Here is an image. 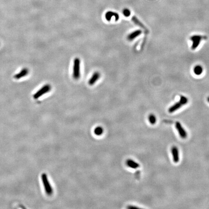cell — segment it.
<instances>
[{"label":"cell","mask_w":209,"mask_h":209,"mask_svg":"<svg viewBox=\"0 0 209 209\" xmlns=\"http://www.w3.org/2000/svg\"><path fill=\"white\" fill-rule=\"evenodd\" d=\"M188 102V99L187 97H186L183 95L180 96V99L179 102L175 103L172 106H171L168 109V112L169 113H173L177 110L180 109V108L185 105Z\"/></svg>","instance_id":"6da1fadb"},{"label":"cell","mask_w":209,"mask_h":209,"mask_svg":"<svg viewBox=\"0 0 209 209\" xmlns=\"http://www.w3.org/2000/svg\"><path fill=\"white\" fill-rule=\"evenodd\" d=\"M72 75L74 80H79L80 77V60L79 58L74 60Z\"/></svg>","instance_id":"7a4b0ae2"},{"label":"cell","mask_w":209,"mask_h":209,"mask_svg":"<svg viewBox=\"0 0 209 209\" xmlns=\"http://www.w3.org/2000/svg\"><path fill=\"white\" fill-rule=\"evenodd\" d=\"M207 39L206 36H200V35H193L191 36L189 39L192 42L191 46V49L192 50H195L197 48L200 44V42L202 40H205Z\"/></svg>","instance_id":"3957f363"},{"label":"cell","mask_w":209,"mask_h":209,"mask_svg":"<svg viewBox=\"0 0 209 209\" xmlns=\"http://www.w3.org/2000/svg\"><path fill=\"white\" fill-rule=\"evenodd\" d=\"M41 179L46 194L48 196H51L53 194V189L48 180L47 175L45 173L42 174Z\"/></svg>","instance_id":"277c9868"},{"label":"cell","mask_w":209,"mask_h":209,"mask_svg":"<svg viewBox=\"0 0 209 209\" xmlns=\"http://www.w3.org/2000/svg\"><path fill=\"white\" fill-rule=\"evenodd\" d=\"M51 89V87L50 84L45 85L43 87H42L40 90H39L38 91L33 95V98L35 99H38L39 97H41L42 95H44L45 94H46L47 93H48L49 91H50Z\"/></svg>","instance_id":"5b68a950"},{"label":"cell","mask_w":209,"mask_h":209,"mask_svg":"<svg viewBox=\"0 0 209 209\" xmlns=\"http://www.w3.org/2000/svg\"><path fill=\"white\" fill-rule=\"evenodd\" d=\"M175 127L180 137L183 139H185L187 137V133L186 130L183 128L180 122L177 121L175 124Z\"/></svg>","instance_id":"8992f818"},{"label":"cell","mask_w":209,"mask_h":209,"mask_svg":"<svg viewBox=\"0 0 209 209\" xmlns=\"http://www.w3.org/2000/svg\"><path fill=\"white\" fill-rule=\"evenodd\" d=\"M142 30H137L134 31V32H131L128 36H127V40L129 41H133L134 39L137 38L138 36L141 35L142 33Z\"/></svg>","instance_id":"52a82bcc"},{"label":"cell","mask_w":209,"mask_h":209,"mask_svg":"<svg viewBox=\"0 0 209 209\" xmlns=\"http://www.w3.org/2000/svg\"><path fill=\"white\" fill-rule=\"evenodd\" d=\"M101 74L99 72H95L92 75L91 78L89 80L88 84L89 85L93 86L97 82L98 80L100 79Z\"/></svg>","instance_id":"ba28073f"},{"label":"cell","mask_w":209,"mask_h":209,"mask_svg":"<svg viewBox=\"0 0 209 209\" xmlns=\"http://www.w3.org/2000/svg\"><path fill=\"white\" fill-rule=\"evenodd\" d=\"M171 153L173 157L174 162L177 163L179 161V152L178 148L176 146H173L171 148Z\"/></svg>","instance_id":"9c48e42d"},{"label":"cell","mask_w":209,"mask_h":209,"mask_svg":"<svg viewBox=\"0 0 209 209\" xmlns=\"http://www.w3.org/2000/svg\"><path fill=\"white\" fill-rule=\"evenodd\" d=\"M112 17L115 18V21H118L120 18L119 15L118 13L113 11H108L105 14V18L106 20L108 21H110L111 20Z\"/></svg>","instance_id":"30bf717a"},{"label":"cell","mask_w":209,"mask_h":209,"mask_svg":"<svg viewBox=\"0 0 209 209\" xmlns=\"http://www.w3.org/2000/svg\"><path fill=\"white\" fill-rule=\"evenodd\" d=\"M127 167L132 169H137L140 167V165L132 159H128L126 162Z\"/></svg>","instance_id":"8fae6325"},{"label":"cell","mask_w":209,"mask_h":209,"mask_svg":"<svg viewBox=\"0 0 209 209\" xmlns=\"http://www.w3.org/2000/svg\"><path fill=\"white\" fill-rule=\"evenodd\" d=\"M29 73V70L27 68H24L23 69H22L21 70L20 72L18 73V74H16V75L14 76V78L17 79V80H18L20 79L21 78H22V77H25L26 75H28Z\"/></svg>","instance_id":"7c38bea8"},{"label":"cell","mask_w":209,"mask_h":209,"mask_svg":"<svg viewBox=\"0 0 209 209\" xmlns=\"http://www.w3.org/2000/svg\"><path fill=\"white\" fill-rule=\"evenodd\" d=\"M132 21L137 25H138V26L140 27L142 29H143L144 30H145L146 32H147V29L146 28V27L142 23V22L139 21L136 17L133 16L132 18Z\"/></svg>","instance_id":"4fadbf2b"},{"label":"cell","mask_w":209,"mask_h":209,"mask_svg":"<svg viewBox=\"0 0 209 209\" xmlns=\"http://www.w3.org/2000/svg\"><path fill=\"white\" fill-rule=\"evenodd\" d=\"M203 67L200 65H197L195 66L194 68V72L195 74L197 76H200V75H201V74L203 73Z\"/></svg>","instance_id":"5bb4252c"},{"label":"cell","mask_w":209,"mask_h":209,"mask_svg":"<svg viewBox=\"0 0 209 209\" xmlns=\"http://www.w3.org/2000/svg\"><path fill=\"white\" fill-rule=\"evenodd\" d=\"M94 133L95 135L98 136L102 135L104 133V129L103 127H97L94 129Z\"/></svg>","instance_id":"9a60e30c"},{"label":"cell","mask_w":209,"mask_h":209,"mask_svg":"<svg viewBox=\"0 0 209 209\" xmlns=\"http://www.w3.org/2000/svg\"><path fill=\"white\" fill-rule=\"evenodd\" d=\"M149 121L151 124L153 125L156 123V118L155 116L153 114H150L149 116Z\"/></svg>","instance_id":"2e32d148"},{"label":"cell","mask_w":209,"mask_h":209,"mask_svg":"<svg viewBox=\"0 0 209 209\" xmlns=\"http://www.w3.org/2000/svg\"><path fill=\"white\" fill-rule=\"evenodd\" d=\"M123 14L125 17H129L131 15V12L129 9L125 8L123 10Z\"/></svg>","instance_id":"e0dca14e"},{"label":"cell","mask_w":209,"mask_h":209,"mask_svg":"<svg viewBox=\"0 0 209 209\" xmlns=\"http://www.w3.org/2000/svg\"><path fill=\"white\" fill-rule=\"evenodd\" d=\"M207 101H208V102L209 103V96H208V97H207Z\"/></svg>","instance_id":"ac0fdd59"}]
</instances>
